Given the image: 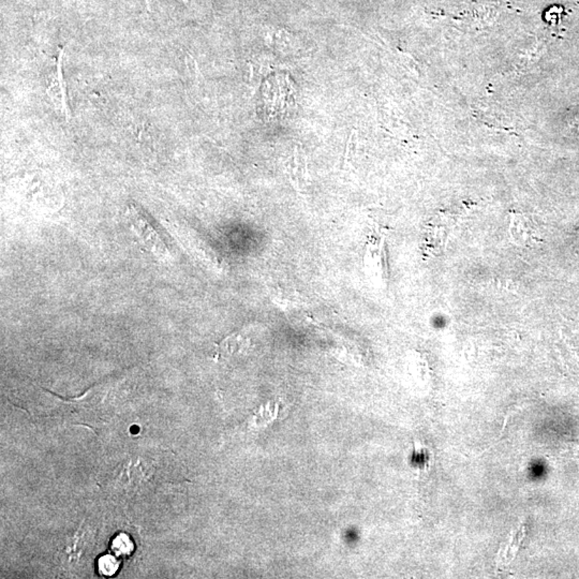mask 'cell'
<instances>
[{
    "mask_svg": "<svg viewBox=\"0 0 579 579\" xmlns=\"http://www.w3.org/2000/svg\"><path fill=\"white\" fill-rule=\"evenodd\" d=\"M128 217H129L132 227H134V231L142 238L145 245H148L157 255H165L167 253L165 242H163L160 236L153 227L152 223H150L144 215L140 214L134 206H130L128 210Z\"/></svg>",
    "mask_w": 579,
    "mask_h": 579,
    "instance_id": "1",
    "label": "cell"
},
{
    "mask_svg": "<svg viewBox=\"0 0 579 579\" xmlns=\"http://www.w3.org/2000/svg\"><path fill=\"white\" fill-rule=\"evenodd\" d=\"M511 237L517 245H532V242L538 240V227L533 225L532 220L525 216L514 215L511 221Z\"/></svg>",
    "mask_w": 579,
    "mask_h": 579,
    "instance_id": "2",
    "label": "cell"
},
{
    "mask_svg": "<svg viewBox=\"0 0 579 579\" xmlns=\"http://www.w3.org/2000/svg\"><path fill=\"white\" fill-rule=\"evenodd\" d=\"M61 59H63V51L58 55L57 72L53 78V82H51V85L48 86V95L50 96L57 108H59L68 119L69 118V110H68L65 80H63V71H61Z\"/></svg>",
    "mask_w": 579,
    "mask_h": 579,
    "instance_id": "3",
    "label": "cell"
},
{
    "mask_svg": "<svg viewBox=\"0 0 579 579\" xmlns=\"http://www.w3.org/2000/svg\"><path fill=\"white\" fill-rule=\"evenodd\" d=\"M289 175L291 183L299 189L307 180V163L299 152H295L292 163H290Z\"/></svg>",
    "mask_w": 579,
    "mask_h": 579,
    "instance_id": "4",
    "label": "cell"
},
{
    "mask_svg": "<svg viewBox=\"0 0 579 579\" xmlns=\"http://www.w3.org/2000/svg\"><path fill=\"white\" fill-rule=\"evenodd\" d=\"M113 551L117 555H127L133 550V543L125 534H119L112 543Z\"/></svg>",
    "mask_w": 579,
    "mask_h": 579,
    "instance_id": "5",
    "label": "cell"
},
{
    "mask_svg": "<svg viewBox=\"0 0 579 579\" xmlns=\"http://www.w3.org/2000/svg\"><path fill=\"white\" fill-rule=\"evenodd\" d=\"M117 568H118V562L112 555L102 557L99 561V570L102 575L111 576L116 572Z\"/></svg>",
    "mask_w": 579,
    "mask_h": 579,
    "instance_id": "6",
    "label": "cell"
},
{
    "mask_svg": "<svg viewBox=\"0 0 579 579\" xmlns=\"http://www.w3.org/2000/svg\"><path fill=\"white\" fill-rule=\"evenodd\" d=\"M523 538H525V526H521V531L518 532V533L515 536V538H513L512 545H511L510 550H508V553L512 551V553L508 555L510 559H508V561L506 562V563H510L511 561H513L515 555H516L517 551H518L519 547H521Z\"/></svg>",
    "mask_w": 579,
    "mask_h": 579,
    "instance_id": "7",
    "label": "cell"
}]
</instances>
